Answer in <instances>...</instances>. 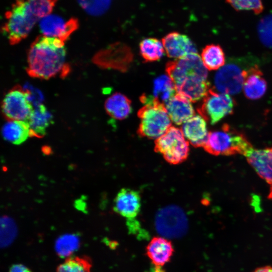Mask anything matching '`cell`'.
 <instances>
[{
  "instance_id": "obj_1",
  "label": "cell",
  "mask_w": 272,
  "mask_h": 272,
  "mask_svg": "<svg viewBox=\"0 0 272 272\" xmlns=\"http://www.w3.org/2000/svg\"><path fill=\"white\" fill-rule=\"evenodd\" d=\"M64 41L40 36L31 44L27 54L26 71L32 78L49 79L58 75H67L66 48Z\"/></svg>"
},
{
  "instance_id": "obj_2",
  "label": "cell",
  "mask_w": 272,
  "mask_h": 272,
  "mask_svg": "<svg viewBox=\"0 0 272 272\" xmlns=\"http://www.w3.org/2000/svg\"><path fill=\"white\" fill-rule=\"evenodd\" d=\"M166 71L177 93L192 102L203 99L211 88L207 69L197 53L169 61Z\"/></svg>"
},
{
  "instance_id": "obj_3",
  "label": "cell",
  "mask_w": 272,
  "mask_h": 272,
  "mask_svg": "<svg viewBox=\"0 0 272 272\" xmlns=\"http://www.w3.org/2000/svg\"><path fill=\"white\" fill-rule=\"evenodd\" d=\"M58 0H15L5 15L2 30L9 42L16 44L26 38L36 23L51 14Z\"/></svg>"
},
{
  "instance_id": "obj_4",
  "label": "cell",
  "mask_w": 272,
  "mask_h": 272,
  "mask_svg": "<svg viewBox=\"0 0 272 272\" xmlns=\"http://www.w3.org/2000/svg\"><path fill=\"white\" fill-rule=\"evenodd\" d=\"M140 99L144 106L138 112L140 119L138 133L141 137L156 140L172 126V121L164 103L146 94L142 95Z\"/></svg>"
},
{
  "instance_id": "obj_5",
  "label": "cell",
  "mask_w": 272,
  "mask_h": 272,
  "mask_svg": "<svg viewBox=\"0 0 272 272\" xmlns=\"http://www.w3.org/2000/svg\"><path fill=\"white\" fill-rule=\"evenodd\" d=\"M203 148L213 155L240 154L245 157L253 149L244 134L227 124H224L220 130L209 132Z\"/></svg>"
},
{
  "instance_id": "obj_6",
  "label": "cell",
  "mask_w": 272,
  "mask_h": 272,
  "mask_svg": "<svg viewBox=\"0 0 272 272\" xmlns=\"http://www.w3.org/2000/svg\"><path fill=\"white\" fill-rule=\"evenodd\" d=\"M155 150L172 164L185 161L189 152V143L181 129L171 126L162 136L155 140Z\"/></svg>"
},
{
  "instance_id": "obj_7",
  "label": "cell",
  "mask_w": 272,
  "mask_h": 272,
  "mask_svg": "<svg viewBox=\"0 0 272 272\" xmlns=\"http://www.w3.org/2000/svg\"><path fill=\"white\" fill-rule=\"evenodd\" d=\"M157 232L166 238H179L184 236L188 228V219L184 211L175 205L160 209L155 218Z\"/></svg>"
},
{
  "instance_id": "obj_8",
  "label": "cell",
  "mask_w": 272,
  "mask_h": 272,
  "mask_svg": "<svg viewBox=\"0 0 272 272\" xmlns=\"http://www.w3.org/2000/svg\"><path fill=\"white\" fill-rule=\"evenodd\" d=\"M235 105L234 100L229 95L218 92L211 88L197 110L206 121L215 124L225 116L232 114Z\"/></svg>"
},
{
  "instance_id": "obj_9",
  "label": "cell",
  "mask_w": 272,
  "mask_h": 272,
  "mask_svg": "<svg viewBox=\"0 0 272 272\" xmlns=\"http://www.w3.org/2000/svg\"><path fill=\"white\" fill-rule=\"evenodd\" d=\"M34 108L27 91L18 86L8 91L2 102V111L8 120L26 121Z\"/></svg>"
},
{
  "instance_id": "obj_10",
  "label": "cell",
  "mask_w": 272,
  "mask_h": 272,
  "mask_svg": "<svg viewBox=\"0 0 272 272\" xmlns=\"http://www.w3.org/2000/svg\"><path fill=\"white\" fill-rule=\"evenodd\" d=\"M133 57V53L128 46L116 42L100 51L95 60L96 63L104 68L125 72L132 63Z\"/></svg>"
},
{
  "instance_id": "obj_11",
  "label": "cell",
  "mask_w": 272,
  "mask_h": 272,
  "mask_svg": "<svg viewBox=\"0 0 272 272\" xmlns=\"http://www.w3.org/2000/svg\"><path fill=\"white\" fill-rule=\"evenodd\" d=\"M245 70L238 64L229 62L221 67L214 77V86L218 92L236 94L243 88Z\"/></svg>"
},
{
  "instance_id": "obj_12",
  "label": "cell",
  "mask_w": 272,
  "mask_h": 272,
  "mask_svg": "<svg viewBox=\"0 0 272 272\" xmlns=\"http://www.w3.org/2000/svg\"><path fill=\"white\" fill-rule=\"evenodd\" d=\"M38 23L42 35L58 38L64 42L79 27V22L76 18L65 20L52 14L43 17Z\"/></svg>"
},
{
  "instance_id": "obj_13",
  "label": "cell",
  "mask_w": 272,
  "mask_h": 272,
  "mask_svg": "<svg viewBox=\"0 0 272 272\" xmlns=\"http://www.w3.org/2000/svg\"><path fill=\"white\" fill-rule=\"evenodd\" d=\"M141 208V197L134 189L123 188L116 194L113 201L114 212L127 221L135 219Z\"/></svg>"
},
{
  "instance_id": "obj_14",
  "label": "cell",
  "mask_w": 272,
  "mask_h": 272,
  "mask_svg": "<svg viewBox=\"0 0 272 272\" xmlns=\"http://www.w3.org/2000/svg\"><path fill=\"white\" fill-rule=\"evenodd\" d=\"M246 157L257 174L269 185L268 198L272 199V147L253 149Z\"/></svg>"
},
{
  "instance_id": "obj_15",
  "label": "cell",
  "mask_w": 272,
  "mask_h": 272,
  "mask_svg": "<svg viewBox=\"0 0 272 272\" xmlns=\"http://www.w3.org/2000/svg\"><path fill=\"white\" fill-rule=\"evenodd\" d=\"M162 42L167 55L170 58L180 59L197 53L195 46L191 39L177 32L168 34L163 38Z\"/></svg>"
},
{
  "instance_id": "obj_16",
  "label": "cell",
  "mask_w": 272,
  "mask_h": 272,
  "mask_svg": "<svg viewBox=\"0 0 272 272\" xmlns=\"http://www.w3.org/2000/svg\"><path fill=\"white\" fill-rule=\"evenodd\" d=\"M189 144L194 147H203L209 135L206 120L201 115H194L182 124L181 128Z\"/></svg>"
},
{
  "instance_id": "obj_17",
  "label": "cell",
  "mask_w": 272,
  "mask_h": 272,
  "mask_svg": "<svg viewBox=\"0 0 272 272\" xmlns=\"http://www.w3.org/2000/svg\"><path fill=\"white\" fill-rule=\"evenodd\" d=\"M164 105L172 122L177 125L182 124L194 115L191 101L177 93Z\"/></svg>"
},
{
  "instance_id": "obj_18",
  "label": "cell",
  "mask_w": 272,
  "mask_h": 272,
  "mask_svg": "<svg viewBox=\"0 0 272 272\" xmlns=\"http://www.w3.org/2000/svg\"><path fill=\"white\" fill-rule=\"evenodd\" d=\"M243 90L247 98L256 100L261 98L267 89V83L257 65L245 70Z\"/></svg>"
},
{
  "instance_id": "obj_19",
  "label": "cell",
  "mask_w": 272,
  "mask_h": 272,
  "mask_svg": "<svg viewBox=\"0 0 272 272\" xmlns=\"http://www.w3.org/2000/svg\"><path fill=\"white\" fill-rule=\"evenodd\" d=\"M174 249L170 241L163 237H154L146 247V253L156 266L162 267L169 262Z\"/></svg>"
},
{
  "instance_id": "obj_20",
  "label": "cell",
  "mask_w": 272,
  "mask_h": 272,
  "mask_svg": "<svg viewBox=\"0 0 272 272\" xmlns=\"http://www.w3.org/2000/svg\"><path fill=\"white\" fill-rule=\"evenodd\" d=\"M26 121L29 126L30 136L41 138L46 134L47 128L52 123L53 116L42 103L34 107Z\"/></svg>"
},
{
  "instance_id": "obj_21",
  "label": "cell",
  "mask_w": 272,
  "mask_h": 272,
  "mask_svg": "<svg viewBox=\"0 0 272 272\" xmlns=\"http://www.w3.org/2000/svg\"><path fill=\"white\" fill-rule=\"evenodd\" d=\"M105 109L114 119L122 120L127 118L131 112V102L125 95L115 92L105 102Z\"/></svg>"
},
{
  "instance_id": "obj_22",
  "label": "cell",
  "mask_w": 272,
  "mask_h": 272,
  "mask_svg": "<svg viewBox=\"0 0 272 272\" xmlns=\"http://www.w3.org/2000/svg\"><path fill=\"white\" fill-rule=\"evenodd\" d=\"M2 133L6 141L15 145H20L31 137L26 121L8 120L2 128Z\"/></svg>"
},
{
  "instance_id": "obj_23",
  "label": "cell",
  "mask_w": 272,
  "mask_h": 272,
  "mask_svg": "<svg viewBox=\"0 0 272 272\" xmlns=\"http://www.w3.org/2000/svg\"><path fill=\"white\" fill-rule=\"evenodd\" d=\"M201 60L207 70H219L225 63V56L222 48L218 44L206 45L201 53Z\"/></svg>"
},
{
  "instance_id": "obj_24",
  "label": "cell",
  "mask_w": 272,
  "mask_h": 272,
  "mask_svg": "<svg viewBox=\"0 0 272 272\" xmlns=\"http://www.w3.org/2000/svg\"><path fill=\"white\" fill-rule=\"evenodd\" d=\"M177 93L174 84L168 75H163L154 80L153 96L165 103Z\"/></svg>"
},
{
  "instance_id": "obj_25",
  "label": "cell",
  "mask_w": 272,
  "mask_h": 272,
  "mask_svg": "<svg viewBox=\"0 0 272 272\" xmlns=\"http://www.w3.org/2000/svg\"><path fill=\"white\" fill-rule=\"evenodd\" d=\"M164 50L162 42L157 38H145L140 43V51L146 62L159 60L163 56Z\"/></svg>"
},
{
  "instance_id": "obj_26",
  "label": "cell",
  "mask_w": 272,
  "mask_h": 272,
  "mask_svg": "<svg viewBox=\"0 0 272 272\" xmlns=\"http://www.w3.org/2000/svg\"><path fill=\"white\" fill-rule=\"evenodd\" d=\"M92 266L88 256H71L57 266L56 272H91Z\"/></svg>"
},
{
  "instance_id": "obj_27",
  "label": "cell",
  "mask_w": 272,
  "mask_h": 272,
  "mask_svg": "<svg viewBox=\"0 0 272 272\" xmlns=\"http://www.w3.org/2000/svg\"><path fill=\"white\" fill-rule=\"evenodd\" d=\"M80 239L78 236L67 234L58 237L55 244V249L57 255L61 258L71 257L73 253L80 247Z\"/></svg>"
},
{
  "instance_id": "obj_28",
  "label": "cell",
  "mask_w": 272,
  "mask_h": 272,
  "mask_svg": "<svg viewBox=\"0 0 272 272\" xmlns=\"http://www.w3.org/2000/svg\"><path fill=\"white\" fill-rule=\"evenodd\" d=\"M226 2L237 12L248 11L259 15L264 10L262 0H226Z\"/></svg>"
},
{
  "instance_id": "obj_29",
  "label": "cell",
  "mask_w": 272,
  "mask_h": 272,
  "mask_svg": "<svg viewBox=\"0 0 272 272\" xmlns=\"http://www.w3.org/2000/svg\"><path fill=\"white\" fill-rule=\"evenodd\" d=\"M258 33L262 44L272 48V16L261 20L258 24Z\"/></svg>"
},
{
  "instance_id": "obj_30",
  "label": "cell",
  "mask_w": 272,
  "mask_h": 272,
  "mask_svg": "<svg viewBox=\"0 0 272 272\" xmlns=\"http://www.w3.org/2000/svg\"><path fill=\"white\" fill-rule=\"evenodd\" d=\"M82 7L93 14H101L109 6L111 0H80Z\"/></svg>"
},
{
  "instance_id": "obj_31",
  "label": "cell",
  "mask_w": 272,
  "mask_h": 272,
  "mask_svg": "<svg viewBox=\"0 0 272 272\" xmlns=\"http://www.w3.org/2000/svg\"><path fill=\"white\" fill-rule=\"evenodd\" d=\"M2 223L1 245L7 246L14 239L16 234V229L14 223L8 219H4Z\"/></svg>"
},
{
  "instance_id": "obj_32",
  "label": "cell",
  "mask_w": 272,
  "mask_h": 272,
  "mask_svg": "<svg viewBox=\"0 0 272 272\" xmlns=\"http://www.w3.org/2000/svg\"><path fill=\"white\" fill-rule=\"evenodd\" d=\"M9 272H32L29 268L22 264H15L12 265Z\"/></svg>"
},
{
  "instance_id": "obj_33",
  "label": "cell",
  "mask_w": 272,
  "mask_h": 272,
  "mask_svg": "<svg viewBox=\"0 0 272 272\" xmlns=\"http://www.w3.org/2000/svg\"><path fill=\"white\" fill-rule=\"evenodd\" d=\"M253 272H272V266H265L259 267Z\"/></svg>"
},
{
  "instance_id": "obj_34",
  "label": "cell",
  "mask_w": 272,
  "mask_h": 272,
  "mask_svg": "<svg viewBox=\"0 0 272 272\" xmlns=\"http://www.w3.org/2000/svg\"><path fill=\"white\" fill-rule=\"evenodd\" d=\"M150 272H164V271L161 268V267L155 266V267Z\"/></svg>"
}]
</instances>
